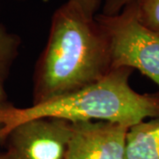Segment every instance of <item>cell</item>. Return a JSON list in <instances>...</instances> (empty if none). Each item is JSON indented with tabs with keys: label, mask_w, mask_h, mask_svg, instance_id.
Masks as SVG:
<instances>
[{
	"label": "cell",
	"mask_w": 159,
	"mask_h": 159,
	"mask_svg": "<svg viewBox=\"0 0 159 159\" xmlns=\"http://www.w3.org/2000/svg\"><path fill=\"white\" fill-rule=\"evenodd\" d=\"M111 70L108 38L102 26L66 1L52 15L49 37L35 64L32 104L82 89Z\"/></svg>",
	"instance_id": "1"
},
{
	"label": "cell",
	"mask_w": 159,
	"mask_h": 159,
	"mask_svg": "<svg viewBox=\"0 0 159 159\" xmlns=\"http://www.w3.org/2000/svg\"><path fill=\"white\" fill-rule=\"evenodd\" d=\"M129 127L105 121L73 123L66 159H127Z\"/></svg>",
	"instance_id": "5"
},
{
	"label": "cell",
	"mask_w": 159,
	"mask_h": 159,
	"mask_svg": "<svg viewBox=\"0 0 159 159\" xmlns=\"http://www.w3.org/2000/svg\"><path fill=\"white\" fill-rule=\"evenodd\" d=\"M126 158L159 159V117L144 120L129 128Z\"/></svg>",
	"instance_id": "6"
},
{
	"label": "cell",
	"mask_w": 159,
	"mask_h": 159,
	"mask_svg": "<svg viewBox=\"0 0 159 159\" xmlns=\"http://www.w3.org/2000/svg\"><path fill=\"white\" fill-rule=\"evenodd\" d=\"M107 35L111 68L136 69L159 87V33L143 25L132 4L117 15L97 14Z\"/></svg>",
	"instance_id": "3"
},
{
	"label": "cell",
	"mask_w": 159,
	"mask_h": 159,
	"mask_svg": "<svg viewBox=\"0 0 159 159\" xmlns=\"http://www.w3.org/2000/svg\"><path fill=\"white\" fill-rule=\"evenodd\" d=\"M73 123L43 117L15 126L4 143L11 159H66Z\"/></svg>",
	"instance_id": "4"
},
{
	"label": "cell",
	"mask_w": 159,
	"mask_h": 159,
	"mask_svg": "<svg viewBox=\"0 0 159 159\" xmlns=\"http://www.w3.org/2000/svg\"><path fill=\"white\" fill-rule=\"evenodd\" d=\"M134 1V0H104L102 14L106 16L117 15Z\"/></svg>",
	"instance_id": "9"
},
{
	"label": "cell",
	"mask_w": 159,
	"mask_h": 159,
	"mask_svg": "<svg viewBox=\"0 0 159 159\" xmlns=\"http://www.w3.org/2000/svg\"><path fill=\"white\" fill-rule=\"evenodd\" d=\"M132 70L114 68L96 82L49 102L19 108L0 103V139L29 119L51 117L71 123L105 121L132 127L159 117V97L140 94L129 83Z\"/></svg>",
	"instance_id": "2"
},
{
	"label": "cell",
	"mask_w": 159,
	"mask_h": 159,
	"mask_svg": "<svg viewBox=\"0 0 159 159\" xmlns=\"http://www.w3.org/2000/svg\"><path fill=\"white\" fill-rule=\"evenodd\" d=\"M21 44L18 34L9 32L0 23V103L7 102L6 83Z\"/></svg>",
	"instance_id": "7"
},
{
	"label": "cell",
	"mask_w": 159,
	"mask_h": 159,
	"mask_svg": "<svg viewBox=\"0 0 159 159\" xmlns=\"http://www.w3.org/2000/svg\"><path fill=\"white\" fill-rule=\"evenodd\" d=\"M0 159H11L6 151H0Z\"/></svg>",
	"instance_id": "11"
},
{
	"label": "cell",
	"mask_w": 159,
	"mask_h": 159,
	"mask_svg": "<svg viewBox=\"0 0 159 159\" xmlns=\"http://www.w3.org/2000/svg\"><path fill=\"white\" fill-rule=\"evenodd\" d=\"M19 1H20V0H19Z\"/></svg>",
	"instance_id": "13"
},
{
	"label": "cell",
	"mask_w": 159,
	"mask_h": 159,
	"mask_svg": "<svg viewBox=\"0 0 159 159\" xmlns=\"http://www.w3.org/2000/svg\"><path fill=\"white\" fill-rule=\"evenodd\" d=\"M74 5L79 6L86 15L89 17H95L97 11L101 6L102 0H67Z\"/></svg>",
	"instance_id": "10"
},
{
	"label": "cell",
	"mask_w": 159,
	"mask_h": 159,
	"mask_svg": "<svg viewBox=\"0 0 159 159\" xmlns=\"http://www.w3.org/2000/svg\"><path fill=\"white\" fill-rule=\"evenodd\" d=\"M138 20L159 33V0H134L131 3Z\"/></svg>",
	"instance_id": "8"
},
{
	"label": "cell",
	"mask_w": 159,
	"mask_h": 159,
	"mask_svg": "<svg viewBox=\"0 0 159 159\" xmlns=\"http://www.w3.org/2000/svg\"><path fill=\"white\" fill-rule=\"evenodd\" d=\"M1 129H2V125L0 124V131H1ZM2 144V142H1V139H0V145Z\"/></svg>",
	"instance_id": "12"
}]
</instances>
